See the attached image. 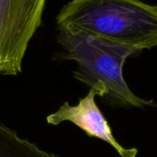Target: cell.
<instances>
[{
	"mask_svg": "<svg viewBox=\"0 0 157 157\" xmlns=\"http://www.w3.org/2000/svg\"><path fill=\"white\" fill-rule=\"evenodd\" d=\"M56 20L58 29L81 31L140 51L157 46V5L140 0H71Z\"/></svg>",
	"mask_w": 157,
	"mask_h": 157,
	"instance_id": "cell-1",
	"label": "cell"
},
{
	"mask_svg": "<svg viewBox=\"0 0 157 157\" xmlns=\"http://www.w3.org/2000/svg\"><path fill=\"white\" fill-rule=\"evenodd\" d=\"M57 42L63 48L61 59L77 63L74 78L91 88L101 90L108 105L120 107L155 105L135 95L124 78L126 60L141 51L71 29H59Z\"/></svg>",
	"mask_w": 157,
	"mask_h": 157,
	"instance_id": "cell-2",
	"label": "cell"
},
{
	"mask_svg": "<svg viewBox=\"0 0 157 157\" xmlns=\"http://www.w3.org/2000/svg\"><path fill=\"white\" fill-rule=\"evenodd\" d=\"M46 0H0V73L16 76L42 23Z\"/></svg>",
	"mask_w": 157,
	"mask_h": 157,
	"instance_id": "cell-3",
	"label": "cell"
},
{
	"mask_svg": "<svg viewBox=\"0 0 157 157\" xmlns=\"http://www.w3.org/2000/svg\"><path fill=\"white\" fill-rule=\"evenodd\" d=\"M96 96L103 98L104 93L97 88H91L87 95L81 98L77 105H71L66 102L55 113L47 116V123L57 126L66 121L71 122L88 136L100 139L111 145L119 156L136 157L138 154L136 148H124L115 139L106 118L95 102Z\"/></svg>",
	"mask_w": 157,
	"mask_h": 157,
	"instance_id": "cell-4",
	"label": "cell"
},
{
	"mask_svg": "<svg viewBox=\"0 0 157 157\" xmlns=\"http://www.w3.org/2000/svg\"><path fill=\"white\" fill-rule=\"evenodd\" d=\"M0 157H60L21 137L14 129L0 123Z\"/></svg>",
	"mask_w": 157,
	"mask_h": 157,
	"instance_id": "cell-5",
	"label": "cell"
}]
</instances>
